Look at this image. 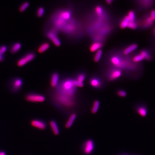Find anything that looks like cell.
<instances>
[{"instance_id": "1", "label": "cell", "mask_w": 155, "mask_h": 155, "mask_svg": "<svg viewBox=\"0 0 155 155\" xmlns=\"http://www.w3.org/2000/svg\"><path fill=\"white\" fill-rule=\"evenodd\" d=\"M58 92L63 95L71 97L76 91V87L73 83V80L67 79L63 82L59 87Z\"/></svg>"}, {"instance_id": "2", "label": "cell", "mask_w": 155, "mask_h": 155, "mask_svg": "<svg viewBox=\"0 0 155 155\" xmlns=\"http://www.w3.org/2000/svg\"><path fill=\"white\" fill-rule=\"evenodd\" d=\"M137 22L138 27L140 26L141 29H147L152 27L155 23V21L151 18L150 11L146 13L143 17Z\"/></svg>"}, {"instance_id": "3", "label": "cell", "mask_w": 155, "mask_h": 155, "mask_svg": "<svg viewBox=\"0 0 155 155\" xmlns=\"http://www.w3.org/2000/svg\"><path fill=\"white\" fill-rule=\"evenodd\" d=\"M23 84V80L20 78L16 77L11 79L9 83V89L13 93H17L22 89Z\"/></svg>"}, {"instance_id": "4", "label": "cell", "mask_w": 155, "mask_h": 155, "mask_svg": "<svg viewBox=\"0 0 155 155\" xmlns=\"http://www.w3.org/2000/svg\"><path fill=\"white\" fill-rule=\"evenodd\" d=\"M26 101L32 103H42L45 100V97L43 95L35 93H29L25 96Z\"/></svg>"}, {"instance_id": "5", "label": "cell", "mask_w": 155, "mask_h": 155, "mask_svg": "<svg viewBox=\"0 0 155 155\" xmlns=\"http://www.w3.org/2000/svg\"><path fill=\"white\" fill-rule=\"evenodd\" d=\"M35 56V54L34 53L32 52L28 53L18 59L17 61V65L19 67L25 66L29 62L33 61Z\"/></svg>"}, {"instance_id": "6", "label": "cell", "mask_w": 155, "mask_h": 155, "mask_svg": "<svg viewBox=\"0 0 155 155\" xmlns=\"http://www.w3.org/2000/svg\"><path fill=\"white\" fill-rule=\"evenodd\" d=\"M94 148V144L91 139L87 140L83 146V151L86 155L91 154Z\"/></svg>"}, {"instance_id": "7", "label": "cell", "mask_w": 155, "mask_h": 155, "mask_svg": "<svg viewBox=\"0 0 155 155\" xmlns=\"http://www.w3.org/2000/svg\"><path fill=\"white\" fill-rule=\"evenodd\" d=\"M32 126L40 130H44L47 128V125L45 121L39 119H34L31 121Z\"/></svg>"}, {"instance_id": "8", "label": "cell", "mask_w": 155, "mask_h": 155, "mask_svg": "<svg viewBox=\"0 0 155 155\" xmlns=\"http://www.w3.org/2000/svg\"><path fill=\"white\" fill-rule=\"evenodd\" d=\"M46 36L48 39L52 41L55 45L57 47L61 45V41L58 38L57 33L55 30L48 31L46 33Z\"/></svg>"}, {"instance_id": "9", "label": "cell", "mask_w": 155, "mask_h": 155, "mask_svg": "<svg viewBox=\"0 0 155 155\" xmlns=\"http://www.w3.org/2000/svg\"><path fill=\"white\" fill-rule=\"evenodd\" d=\"M137 4L140 8L142 9H149L151 8L155 4L154 0H142L137 1Z\"/></svg>"}, {"instance_id": "10", "label": "cell", "mask_w": 155, "mask_h": 155, "mask_svg": "<svg viewBox=\"0 0 155 155\" xmlns=\"http://www.w3.org/2000/svg\"><path fill=\"white\" fill-rule=\"evenodd\" d=\"M139 53L143 56L144 59L148 61H151L153 59L152 52L148 49H144L140 51Z\"/></svg>"}, {"instance_id": "11", "label": "cell", "mask_w": 155, "mask_h": 155, "mask_svg": "<svg viewBox=\"0 0 155 155\" xmlns=\"http://www.w3.org/2000/svg\"><path fill=\"white\" fill-rule=\"evenodd\" d=\"M122 72L120 69H113L109 73L108 79L110 81H114L121 76Z\"/></svg>"}, {"instance_id": "12", "label": "cell", "mask_w": 155, "mask_h": 155, "mask_svg": "<svg viewBox=\"0 0 155 155\" xmlns=\"http://www.w3.org/2000/svg\"><path fill=\"white\" fill-rule=\"evenodd\" d=\"M90 83L91 86L96 88H99L101 86V81L97 77H93L91 78L90 80Z\"/></svg>"}, {"instance_id": "13", "label": "cell", "mask_w": 155, "mask_h": 155, "mask_svg": "<svg viewBox=\"0 0 155 155\" xmlns=\"http://www.w3.org/2000/svg\"><path fill=\"white\" fill-rule=\"evenodd\" d=\"M59 75L57 73H53L51 76V85L53 88L56 87L59 81Z\"/></svg>"}, {"instance_id": "14", "label": "cell", "mask_w": 155, "mask_h": 155, "mask_svg": "<svg viewBox=\"0 0 155 155\" xmlns=\"http://www.w3.org/2000/svg\"><path fill=\"white\" fill-rule=\"evenodd\" d=\"M136 111L142 117L146 116L147 113V109L145 106L143 105L138 106L136 108Z\"/></svg>"}, {"instance_id": "15", "label": "cell", "mask_w": 155, "mask_h": 155, "mask_svg": "<svg viewBox=\"0 0 155 155\" xmlns=\"http://www.w3.org/2000/svg\"><path fill=\"white\" fill-rule=\"evenodd\" d=\"M22 47V44L19 42H15L12 44L10 47V52L15 54L18 52Z\"/></svg>"}, {"instance_id": "16", "label": "cell", "mask_w": 155, "mask_h": 155, "mask_svg": "<svg viewBox=\"0 0 155 155\" xmlns=\"http://www.w3.org/2000/svg\"><path fill=\"white\" fill-rule=\"evenodd\" d=\"M50 125L54 134L56 135H59V130L56 122L54 120H51L50 122Z\"/></svg>"}, {"instance_id": "17", "label": "cell", "mask_w": 155, "mask_h": 155, "mask_svg": "<svg viewBox=\"0 0 155 155\" xmlns=\"http://www.w3.org/2000/svg\"><path fill=\"white\" fill-rule=\"evenodd\" d=\"M137 44H132L125 48L123 51V54L125 55H128L137 48Z\"/></svg>"}, {"instance_id": "18", "label": "cell", "mask_w": 155, "mask_h": 155, "mask_svg": "<svg viewBox=\"0 0 155 155\" xmlns=\"http://www.w3.org/2000/svg\"><path fill=\"white\" fill-rule=\"evenodd\" d=\"M77 117V115L76 113H73L70 115L69 117V119L68 120L67 122H66V126L67 128H69L72 126L75 120Z\"/></svg>"}, {"instance_id": "19", "label": "cell", "mask_w": 155, "mask_h": 155, "mask_svg": "<svg viewBox=\"0 0 155 155\" xmlns=\"http://www.w3.org/2000/svg\"><path fill=\"white\" fill-rule=\"evenodd\" d=\"M50 47V44L47 42H44L39 46L38 51L39 53H43L48 50Z\"/></svg>"}, {"instance_id": "20", "label": "cell", "mask_w": 155, "mask_h": 155, "mask_svg": "<svg viewBox=\"0 0 155 155\" xmlns=\"http://www.w3.org/2000/svg\"><path fill=\"white\" fill-rule=\"evenodd\" d=\"M103 46V44L101 43L98 42V41H96L93 42V44L91 45L90 46V51L91 52H95L96 51H98L99 50L100 48L102 47Z\"/></svg>"}, {"instance_id": "21", "label": "cell", "mask_w": 155, "mask_h": 155, "mask_svg": "<svg viewBox=\"0 0 155 155\" xmlns=\"http://www.w3.org/2000/svg\"><path fill=\"white\" fill-rule=\"evenodd\" d=\"M129 21H130V20H129V18L128 17V16H125L124 17L123 19H122V20L121 21V23H120V27L122 29H125V28L127 27Z\"/></svg>"}, {"instance_id": "22", "label": "cell", "mask_w": 155, "mask_h": 155, "mask_svg": "<svg viewBox=\"0 0 155 155\" xmlns=\"http://www.w3.org/2000/svg\"><path fill=\"white\" fill-rule=\"evenodd\" d=\"M132 61L134 63H138L139 62H141L144 59L143 56L140 55L139 53L134 55L132 58Z\"/></svg>"}, {"instance_id": "23", "label": "cell", "mask_w": 155, "mask_h": 155, "mask_svg": "<svg viewBox=\"0 0 155 155\" xmlns=\"http://www.w3.org/2000/svg\"><path fill=\"white\" fill-rule=\"evenodd\" d=\"M100 104V103L98 100H95L93 102V105L92 109H91V112L92 113L95 114L97 113L99 108Z\"/></svg>"}, {"instance_id": "24", "label": "cell", "mask_w": 155, "mask_h": 155, "mask_svg": "<svg viewBox=\"0 0 155 155\" xmlns=\"http://www.w3.org/2000/svg\"><path fill=\"white\" fill-rule=\"evenodd\" d=\"M102 53L103 52L101 50H99L98 51H97V52L95 54L94 57V61L95 62H98L100 61V59L101 57Z\"/></svg>"}, {"instance_id": "25", "label": "cell", "mask_w": 155, "mask_h": 155, "mask_svg": "<svg viewBox=\"0 0 155 155\" xmlns=\"http://www.w3.org/2000/svg\"><path fill=\"white\" fill-rule=\"evenodd\" d=\"M95 11L97 14L100 17H103V9L101 7H100V6H97L95 9Z\"/></svg>"}, {"instance_id": "26", "label": "cell", "mask_w": 155, "mask_h": 155, "mask_svg": "<svg viewBox=\"0 0 155 155\" xmlns=\"http://www.w3.org/2000/svg\"><path fill=\"white\" fill-rule=\"evenodd\" d=\"M127 27L132 29H135L138 28L137 22L135 21H129Z\"/></svg>"}, {"instance_id": "27", "label": "cell", "mask_w": 155, "mask_h": 155, "mask_svg": "<svg viewBox=\"0 0 155 155\" xmlns=\"http://www.w3.org/2000/svg\"><path fill=\"white\" fill-rule=\"evenodd\" d=\"M29 5V3L28 2H25L22 3L19 7V10L21 12H22L25 11Z\"/></svg>"}, {"instance_id": "28", "label": "cell", "mask_w": 155, "mask_h": 155, "mask_svg": "<svg viewBox=\"0 0 155 155\" xmlns=\"http://www.w3.org/2000/svg\"><path fill=\"white\" fill-rule=\"evenodd\" d=\"M44 9L43 7H39V8L38 9L37 12H36V14L37 16L39 17H41L44 15Z\"/></svg>"}, {"instance_id": "29", "label": "cell", "mask_w": 155, "mask_h": 155, "mask_svg": "<svg viewBox=\"0 0 155 155\" xmlns=\"http://www.w3.org/2000/svg\"><path fill=\"white\" fill-rule=\"evenodd\" d=\"M127 16L129 18L130 21H135V14L134 11L132 10L129 11Z\"/></svg>"}, {"instance_id": "30", "label": "cell", "mask_w": 155, "mask_h": 155, "mask_svg": "<svg viewBox=\"0 0 155 155\" xmlns=\"http://www.w3.org/2000/svg\"><path fill=\"white\" fill-rule=\"evenodd\" d=\"M85 78V75L84 73H80L77 76L76 80L81 82H83Z\"/></svg>"}, {"instance_id": "31", "label": "cell", "mask_w": 155, "mask_h": 155, "mask_svg": "<svg viewBox=\"0 0 155 155\" xmlns=\"http://www.w3.org/2000/svg\"><path fill=\"white\" fill-rule=\"evenodd\" d=\"M73 83L74 85L75 86L78 87H82L84 86L83 83L80 82L77 80H73Z\"/></svg>"}, {"instance_id": "32", "label": "cell", "mask_w": 155, "mask_h": 155, "mask_svg": "<svg viewBox=\"0 0 155 155\" xmlns=\"http://www.w3.org/2000/svg\"><path fill=\"white\" fill-rule=\"evenodd\" d=\"M117 94L121 97H125L127 95V93L125 91L123 90H118L117 92Z\"/></svg>"}, {"instance_id": "33", "label": "cell", "mask_w": 155, "mask_h": 155, "mask_svg": "<svg viewBox=\"0 0 155 155\" xmlns=\"http://www.w3.org/2000/svg\"><path fill=\"white\" fill-rule=\"evenodd\" d=\"M7 47L5 45H2L0 46V54L2 55H4V54L7 51Z\"/></svg>"}, {"instance_id": "34", "label": "cell", "mask_w": 155, "mask_h": 155, "mask_svg": "<svg viewBox=\"0 0 155 155\" xmlns=\"http://www.w3.org/2000/svg\"><path fill=\"white\" fill-rule=\"evenodd\" d=\"M150 15L152 19L155 21V9H152L150 11Z\"/></svg>"}, {"instance_id": "35", "label": "cell", "mask_w": 155, "mask_h": 155, "mask_svg": "<svg viewBox=\"0 0 155 155\" xmlns=\"http://www.w3.org/2000/svg\"><path fill=\"white\" fill-rule=\"evenodd\" d=\"M4 56L0 54V62H3L4 61Z\"/></svg>"}, {"instance_id": "36", "label": "cell", "mask_w": 155, "mask_h": 155, "mask_svg": "<svg viewBox=\"0 0 155 155\" xmlns=\"http://www.w3.org/2000/svg\"><path fill=\"white\" fill-rule=\"evenodd\" d=\"M0 155H6V152L5 151L0 150Z\"/></svg>"}, {"instance_id": "37", "label": "cell", "mask_w": 155, "mask_h": 155, "mask_svg": "<svg viewBox=\"0 0 155 155\" xmlns=\"http://www.w3.org/2000/svg\"><path fill=\"white\" fill-rule=\"evenodd\" d=\"M106 2L108 4H111L112 2H113V1L112 0H107V1H106Z\"/></svg>"}, {"instance_id": "38", "label": "cell", "mask_w": 155, "mask_h": 155, "mask_svg": "<svg viewBox=\"0 0 155 155\" xmlns=\"http://www.w3.org/2000/svg\"><path fill=\"white\" fill-rule=\"evenodd\" d=\"M153 34L155 36V26L154 27L153 29Z\"/></svg>"}, {"instance_id": "39", "label": "cell", "mask_w": 155, "mask_h": 155, "mask_svg": "<svg viewBox=\"0 0 155 155\" xmlns=\"http://www.w3.org/2000/svg\"><path fill=\"white\" fill-rule=\"evenodd\" d=\"M125 155V154H124V155Z\"/></svg>"}, {"instance_id": "40", "label": "cell", "mask_w": 155, "mask_h": 155, "mask_svg": "<svg viewBox=\"0 0 155 155\" xmlns=\"http://www.w3.org/2000/svg\"></svg>"}]
</instances>
